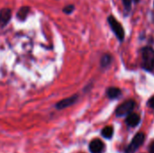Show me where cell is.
Masks as SVG:
<instances>
[{
    "label": "cell",
    "mask_w": 154,
    "mask_h": 153,
    "mask_svg": "<svg viewBox=\"0 0 154 153\" xmlns=\"http://www.w3.org/2000/svg\"><path fill=\"white\" fill-rule=\"evenodd\" d=\"M143 67L148 71L154 69V50L151 47H145L142 50Z\"/></svg>",
    "instance_id": "cell-1"
},
{
    "label": "cell",
    "mask_w": 154,
    "mask_h": 153,
    "mask_svg": "<svg viewBox=\"0 0 154 153\" xmlns=\"http://www.w3.org/2000/svg\"><path fill=\"white\" fill-rule=\"evenodd\" d=\"M145 139V135L143 133H137L134 138L133 139V141L131 142V143L129 144V146L126 148L125 153H134L140 147L141 145L143 143Z\"/></svg>",
    "instance_id": "cell-2"
},
{
    "label": "cell",
    "mask_w": 154,
    "mask_h": 153,
    "mask_svg": "<svg viewBox=\"0 0 154 153\" xmlns=\"http://www.w3.org/2000/svg\"><path fill=\"white\" fill-rule=\"evenodd\" d=\"M134 106H135V102L134 101H133V100L125 101V103H123L122 105H120L117 107V109L116 111V114L117 116H120V117L128 115L133 111Z\"/></svg>",
    "instance_id": "cell-3"
},
{
    "label": "cell",
    "mask_w": 154,
    "mask_h": 153,
    "mask_svg": "<svg viewBox=\"0 0 154 153\" xmlns=\"http://www.w3.org/2000/svg\"><path fill=\"white\" fill-rule=\"evenodd\" d=\"M108 23H109V24L111 26V29L113 30V32L116 35V37L120 41H123L124 37H125V31H124L121 23H119L114 16H109L108 17Z\"/></svg>",
    "instance_id": "cell-4"
},
{
    "label": "cell",
    "mask_w": 154,
    "mask_h": 153,
    "mask_svg": "<svg viewBox=\"0 0 154 153\" xmlns=\"http://www.w3.org/2000/svg\"><path fill=\"white\" fill-rule=\"evenodd\" d=\"M105 145L103 142L99 139H95L89 143V151L91 153H102Z\"/></svg>",
    "instance_id": "cell-5"
},
{
    "label": "cell",
    "mask_w": 154,
    "mask_h": 153,
    "mask_svg": "<svg viewBox=\"0 0 154 153\" xmlns=\"http://www.w3.org/2000/svg\"><path fill=\"white\" fill-rule=\"evenodd\" d=\"M11 18V10L5 8L0 11V26H5Z\"/></svg>",
    "instance_id": "cell-6"
},
{
    "label": "cell",
    "mask_w": 154,
    "mask_h": 153,
    "mask_svg": "<svg viewBox=\"0 0 154 153\" xmlns=\"http://www.w3.org/2000/svg\"><path fill=\"white\" fill-rule=\"evenodd\" d=\"M78 96H71V97H69V98H66V99H63L61 100L60 102H59V104H57L56 107L58 109H63V108H66L71 105H73L76 100H77Z\"/></svg>",
    "instance_id": "cell-7"
},
{
    "label": "cell",
    "mask_w": 154,
    "mask_h": 153,
    "mask_svg": "<svg viewBox=\"0 0 154 153\" xmlns=\"http://www.w3.org/2000/svg\"><path fill=\"white\" fill-rule=\"evenodd\" d=\"M140 123V116L137 114H130L126 118V124L130 127H135Z\"/></svg>",
    "instance_id": "cell-8"
},
{
    "label": "cell",
    "mask_w": 154,
    "mask_h": 153,
    "mask_svg": "<svg viewBox=\"0 0 154 153\" xmlns=\"http://www.w3.org/2000/svg\"><path fill=\"white\" fill-rule=\"evenodd\" d=\"M106 94H107V96L111 99H116L117 98L120 94H121V90L117 87H110L107 89L106 91Z\"/></svg>",
    "instance_id": "cell-9"
},
{
    "label": "cell",
    "mask_w": 154,
    "mask_h": 153,
    "mask_svg": "<svg viewBox=\"0 0 154 153\" xmlns=\"http://www.w3.org/2000/svg\"><path fill=\"white\" fill-rule=\"evenodd\" d=\"M114 134V129L112 126H106L102 130V136L106 139H110Z\"/></svg>",
    "instance_id": "cell-10"
},
{
    "label": "cell",
    "mask_w": 154,
    "mask_h": 153,
    "mask_svg": "<svg viewBox=\"0 0 154 153\" xmlns=\"http://www.w3.org/2000/svg\"><path fill=\"white\" fill-rule=\"evenodd\" d=\"M28 12H29V8L28 7H22L19 10L18 14H17V17L20 20H24L26 15H27V14H28Z\"/></svg>",
    "instance_id": "cell-11"
},
{
    "label": "cell",
    "mask_w": 154,
    "mask_h": 153,
    "mask_svg": "<svg viewBox=\"0 0 154 153\" xmlns=\"http://www.w3.org/2000/svg\"><path fill=\"white\" fill-rule=\"evenodd\" d=\"M111 60H112V58L110 55L108 54H106L103 56L102 60H101V65L103 67H107L110 63H111Z\"/></svg>",
    "instance_id": "cell-12"
},
{
    "label": "cell",
    "mask_w": 154,
    "mask_h": 153,
    "mask_svg": "<svg viewBox=\"0 0 154 153\" xmlns=\"http://www.w3.org/2000/svg\"><path fill=\"white\" fill-rule=\"evenodd\" d=\"M123 3H124V5H125V8L129 11L130 8H131V4H132V0H123Z\"/></svg>",
    "instance_id": "cell-13"
},
{
    "label": "cell",
    "mask_w": 154,
    "mask_h": 153,
    "mask_svg": "<svg viewBox=\"0 0 154 153\" xmlns=\"http://www.w3.org/2000/svg\"><path fill=\"white\" fill-rule=\"evenodd\" d=\"M73 9H74V6H73V5H68V6H66V7L63 9V11H64V13H66V14H69V13H71V12L73 11Z\"/></svg>",
    "instance_id": "cell-14"
},
{
    "label": "cell",
    "mask_w": 154,
    "mask_h": 153,
    "mask_svg": "<svg viewBox=\"0 0 154 153\" xmlns=\"http://www.w3.org/2000/svg\"><path fill=\"white\" fill-rule=\"evenodd\" d=\"M148 105H149V106H150L151 108L154 109V96L150 98V100H149V102H148Z\"/></svg>",
    "instance_id": "cell-15"
},
{
    "label": "cell",
    "mask_w": 154,
    "mask_h": 153,
    "mask_svg": "<svg viewBox=\"0 0 154 153\" xmlns=\"http://www.w3.org/2000/svg\"><path fill=\"white\" fill-rule=\"evenodd\" d=\"M150 153H154V142H152L150 146Z\"/></svg>",
    "instance_id": "cell-16"
},
{
    "label": "cell",
    "mask_w": 154,
    "mask_h": 153,
    "mask_svg": "<svg viewBox=\"0 0 154 153\" xmlns=\"http://www.w3.org/2000/svg\"><path fill=\"white\" fill-rule=\"evenodd\" d=\"M135 1H138V0H135Z\"/></svg>",
    "instance_id": "cell-17"
}]
</instances>
